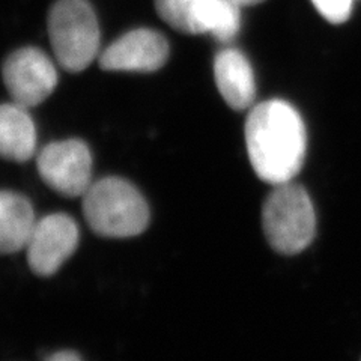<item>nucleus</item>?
I'll use <instances>...</instances> for the list:
<instances>
[{"label":"nucleus","instance_id":"obj_1","mask_svg":"<svg viewBox=\"0 0 361 361\" xmlns=\"http://www.w3.org/2000/svg\"><path fill=\"white\" fill-rule=\"evenodd\" d=\"M245 146L256 175L271 185L295 178L304 164L307 134L300 113L283 99L255 106L245 121Z\"/></svg>","mask_w":361,"mask_h":361},{"label":"nucleus","instance_id":"obj_2","mask_svg":"<svg viewBox=\"0 0 361 361\" xmlns=\"http://www.w3.org/2000/svg\"><path fill=\"white\" fill-rule=\"evenodd\" d=\"M83 216L97 235L131 238L146 231L149 208L140 191L127 179L109 176L90 184L83 195Z\"/></svg>","mask_w":361,"mask_h":361},{"label":"nucleus","instance_id":"obj_3","mask_svg":"<svg viewBox=\"0 0 361 361\" xmlns=\"http://www.w3.org/2000/svg\"><path fill=\"white\" fill-rule=\"evenodd\" d=\"M262 226L277 253H301L316 232V214L307 191L292 180L274 185L264 203Z\"/></svg>","mask_w":361,"mask_h":361},{"label":"nucleus","instance_id":"obj_4","mask_svg":"<svg viewBox=\"0 0 361 361\" xmlns=\"http://www.w3.org/2000/svg\"><path fill=\"white\" fill-rule=\"evenodd\" d=\"M49 35L56 59L66 71L80 73L97 58L99 29L87 0H59L50 11Z\"/></svg>","mask_w":361,"mask_h":361},{"label":"nucleus","instance_id":"obj_5","mask_svg":"<svg viewBox=\"0 0 361 361\" xmlns=\"http://www.w3.org/2000/svg\"><path fill=\"white\" fill-rule=\"evenodd\" d=\"M37 166L44 183L66 197L83 196L92 184V154L83 140L47 145L39 152Z\"/></svg>","mask_w":361,"mask_h":361},{"label":"nucleus","instance_id":"obj_6","mask_svg":"<svg viewBox=\"0 0 361 361\" xmlns=\"http://www.w3.org/2000/svg\"><path fill=\"white\" fill-rule=\"evenodd\" d=\"M4 82L13 103L30 109L51 95L58 85V73L47 54L39 49L26 47L6 58Z\"/></svg>","mask_w":361,"mask_h":361},{"label":"nucleus","instance_id":"obj_7","mask_svg":"<svg viewBox=\"0 0 361 361\" xmlns=\"http://www.w3.org/2000/svg\"><path fill=\"white\" fill-rule=\"evenodd\" d=\"M78 226L63 212L38 220L27 243V262L39 277H50L59 271L78 245Z\"/></svg>","mask_w":361,"mask_h":361},{"label":"nucleus","instance_id":"obj_8","mask_svg":"<svg viewBox=\"0 0 361 361\" xmlns=\"http://www.w3.org/2000/svg\"><path fill=\"white\" fill-rule=\"evenodd\" d=\"M169 58V44L160 32L135 29L106 49L99 66L106 71L152 73L160 70Z\"/></svg>","mask_w":361,"mask_h":361},{"label":"nucleus","instance_id":"obj_9","mask_svg":"<svg viewBox=\"0 0 361 361\" xmlns=\"http://www.w3.org/2000/svg\"><path fill=\"white\" fill-rule=\"evenodd\" d=\"M214 77L223 99L236 111L252 107L256 83L252 65L245 56L233 49L221 50L214 61Z\"/></svg>","mask_w":361,"mask_h":361},{"label":"nucleus","instance_id":"obj_10","mask_svg":"<svg viewBox=\"0 0 361 361\" xmlns=\"http://www.w3.org/2000/svg\"><path fill=\"white\" fill-rule=\"evenodd\" d=\"M38 220L27 197L16 191L0 195V250L17 253L27 247Z\"/></svg>","mask_w":361,"mask_h":361},{"label":"nucleus","instance_id":"obj_11","mask_svg":"<svg viewBox=\"0 0 361 361\" xmlns=\"http://www.w3.org/2000/svg\"><path fill=\"white\" fill-rule=\"evenodd\" d=\"M37 128L26 107L16 103L0 109V152L5 160L25 163L35 155Z\"/></svg>","mask_w":361,"mask_h":361},{"label":"nucleus","instance_id":"obj_12","mask_svg":"<svg viewBox=\"0 0 361 361\" xmlns=\"http://www.w3.org/2000/svg\"><path fill=\"white\" fill-rule=\"evenodd\" d=\"M240 5L233 0H199L197 23L200 33H211L219 41H231L240 32Z\"/></svg>","mask_w":361,"mask_h":361},{"label":"nucleus","instance_id":"obj_13","mask_svg":"<svg viewBox=\"0 0 361 361\" xmlns=\"http://www.w3.org/2000/svg\"><path fill=\"white\" fill-rule=\"evenodd\" d=\"M199 0H155V9L175 30L200 35L197 23Z\"/></svg>","mask_w":361,"mask_h":361},{"label":"nucleus","instance_id":"obj_14","mask_svg":"<svg viewBox=\"0 0 361 361\" xmlns=\"http://www.w3.org/2000/svg\"><path fill=\"white\" fill-rule=\"evenodd\" d=\"M318 13L333 25H342L353 13L354 0H312Z\"/></svg>","mask_w":361,"mask_h":361},{"label":"nucleus","instance_id":"obj_15","mask_svg":"<svg viewBox=\"0 0 361 361\" xmlns=\"http://www.w3.org/2000/svg\"><path fill=\"white\" fill-rule=\"evenodd\" d=\"M45 361H83V360L74 351H59V353L51 354Z\"/></svg>","mask_w":361,"mask_h":361},{"label":"nucleus","instance_id":"obj_16","mask_svg":"<svg viewBox=\"0 0 361 361\" xmlns=\"http://www.w3.org/2000/svg\"><path fill=\"white\" fill-rule=\"evenodd\" d=\"M235 4H238L240 6H252V5H257L264 2V0H233Z\"/></svg>","mask_w":361,"mask_h":361}]
</instances>
